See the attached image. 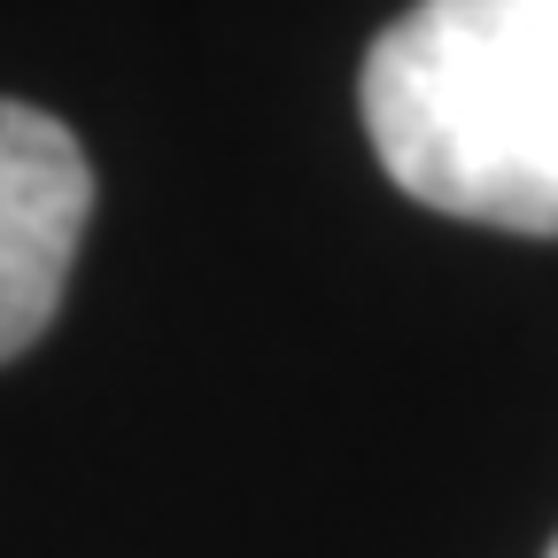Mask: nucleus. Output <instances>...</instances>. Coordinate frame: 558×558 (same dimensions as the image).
Segmentation results:
<instances>
[{
    "mask_svg": "<svg viewBox=\"0 0 558 558\" xmlns=\"http://www.w3.org/2000/svg\"><path fill=\"white\" fill-rule=\"evenodd\" d=\"M357 94L411 202L558 241V0H418L373 39Z\"/></svg>",
    "mask_w": 558,
    "mask_h": 558,
    "instance_id": "f257e3e1",
    "label": "nucleus"
},
{
    "mask_svg": "<svg viewBox=\"0 0 558 558\" xmlns=\"http://www.w3.org/2000/svg\"><path fill=\"white\" fill-rule=\"evenodd\" d=\"M94 218V163L78 132L32 101H0V365L54 326Z\"/></svg>",
    "mask_w": 558,
    "mask_h": 558,
    "instance_id": "f03ea898",
    "label": "nucleus"
},
{
    "mask_svg": "<svg viewBox=\"0 0 558 558\" xmlns=\"http://www.w3.org/2000/svg\"><path fill=\"white\" fill-rule=\"evenodd\" d=\"M550 558H558V543H550Z\"/></svg>",
    "mask_w": 558,
    "mask_h": 558,
    "instance_id": "7ed1b4c3",
    "label": "nucleus"
}]
</instances>
